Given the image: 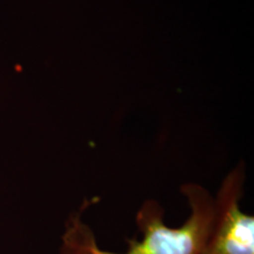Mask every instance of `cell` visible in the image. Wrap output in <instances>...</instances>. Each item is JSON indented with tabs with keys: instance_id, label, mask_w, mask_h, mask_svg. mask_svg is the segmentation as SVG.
I'll use <instances>...</instances> for the list:
<instances>
[{
	"instance_id": "1",
	"label": "cell",
	"mask_w": 254,
	"mask_h": 254,
	"mask_svg": "<svg viewBox=\"0 0 254 254\" xmlns=\"http://www.w3.org/2000/svg\"><path fill=\"white\" fill-rule=\"evenodd\" d=\"M190 213L179 227L165 222L163 206L146 200L135 214L141 239H129L126 252L106 251L98 244L94 232L82 219L81 211L69 215L60 239V254H200L214 217V198L198 184L182 186Z\"/></svg>"
},
{
	"instance_id": "2",
	"label": "cell",
	"mask_w": 254,
	"mask_h": 254,
	"mask_svg": "<svg viewBox=\"0 0 254 254\" xmlns=\"http://www.w3.org/2000/svg\"><path fill=\"white\" fill-rule=\"evenodd\" d=\"M243 164L222 180L214 198V217L200 254H254V217L243 212Z\"/></svg>"
}]
</instances>
